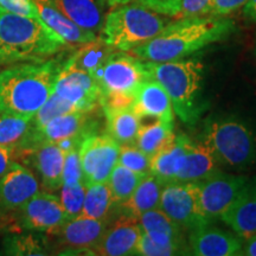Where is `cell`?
I'll return each mask as SVG.
<instances>
[{
	"label": "cell",
	"mask_w": 256,
	"mask_h": 256,
	"mask_svg": "<svg viewBox=\"0 0 256 256\" xmlns=\"http://www.w3.org/2000/svg\"><path fill=\"white\" fill-rule=\"evenodd\" d=\"M235 30L232 19L220 16L178 18L168 23L154 38L130 52L146 62L186 58L210 44L226 40Z\"/></svg>",
	"instance_id": "1"
},
{
	"label": "cell",
	"mask_w": 256,
	"mask_h": 256,
	"mask_svg": "<svg viewBox=\"0 0 256 256\" xmlns=\"http://www.w3.org/2000/svg\"><path fill=\"white\" fill-rule=\"evenodd\" d=\"M63 63H22L0 72V113L34 116L46 104Z\"/></svg>",
	"instance_id": "2"
},
{
	"label": "cell",
	"mask_w": 256,
	"mask_h": 256,
	"mask_svg": "<svg viewBox=\"0 0 256 256\" xmlns=\"http://www.w3.org/2000/svg\"><path fill=\"white\" fill-rule=\"evenodd\" d=\"M66 46L40 19L0 8V64L44 62Z\"/></svg>",
	"instance_id": "3"
},
{
	"label": "cell",
	"mask_w": 256,
	"mask_h": 256,
	"mask_svg": "<svg viewBox=\"0 0 256 256\" xmlns=\"http://www.w3.org/2000/svg\"><path fill=\"white\" fill-rule=\"evenodd\" d=\"M146 62V60H145ZM147 69L170 96L174 113L186 124H194L206 110L202 100L204 64L198 57L170 62H146Z\"/></svg>",
	"instance_id": "4"
},
{
	"label": "cell",
	"mask_w": 256,
	"mask_h": 256,
	"mask_svg": "<svg viewBox=\"0 0 256 256\" xmlns=\"http://www.w3.org/2000/svg\"><path fill=\"white\" fill-rule=\"evenodd\" d=\"M168 23L162 14L128 2L106 16L98 37L113 49L128 52L154 38Z\"/></svg>",
	"instance_id": "5"
},
{
	"label": "cell",
	"mask_w": 256,
	"mask_h": 256,
	"mask_svg": "<svg viewBox=\"0 0 256 256\" xmlns=\"http://www.w3.org/2000/svg\"><path fill=\"white\" fill-rule=\"evenodd\" d=\"M202 140L217 162L226 168L242 171L256 162V134L236 118H210L204 124Z\"/></svg>",
	"instance_id": "6"
},
{
	"label": "cell",
	"mask_w": 256,
	"mask_h": 256,
	"mask_svg": "<svg viewBox=\"0 0 256 256\" xmlns=\"http://www.w3.org/2000/svg\"><path fill=\"white\" fill-rule=\"evenodd\" d=\"M145 60L126 51H114L102 68L98 80L102 94L134 95L142 82L151 78Z\"/></svg>",
	"instance_id": "7"
},
{
	"label": "cell",
	"mask_w": 256,
	"mask_h": 256,
	"mask_svg": "<svg viewBox=\"0 0 256 256\" xmlns=\"http://www.w3.org/2000/svg\"><path fill=\"white\" fill-rule=\"evenodd\" d=\"M119 152L120 144L108 133L88 134L78 147L84 184L107 183Z\"/></svg>",
	"instance_id": "8"
},
{
	"label": "cell",
	"mask_w": 256,
	"mask_h": 256,
	"mask_svg": "<svg viewBox=\"0 0 256 256\" xmlns=\"http://www.w3.org/2000/svg\"><path fill=\"white\" fill-rule=\"evenodd\" d=\"M247 178L217 170L209 177L196 182L202 214L211 223L220 220L242 190Z\"/></svg>",
	"instance_id": "9"
},
{
	"label": "cell",
	"mask_w": 256,
	"mask_h": 256,
	"mask_svg": "<svg viewBox=\"0 0 256 256\" xmlns=\"http://www.w3.org/2000/svg\"><path fill=\"white\" fill-rule=\"evenodd\" d=\"M159 209L188 230L210 223L200 211L196 183L171 182L162 185Z\"/></svg>",
	"instance_id": "10"
},
{
	"label": "cell",
	"mask_w": 256,
	"mask_h": 256,
	"mask_svg": "<svg viewBox=\"0 0 256 256\" xmlns=\"http://www.w3.org/2000/svg\"><path fill=\"white\" fill-rule=\"evenodd\" d=\"M54 92L72 102L83 112H92L100 104V87L84 70L76 66L69 58L60 66Z\"/></svg>",
	"instance_id": "11"
},
{
	"label": "cell",
	"mask_w": 256,
	"mask_h": 256,
	"mask_svg": "<svg viewBox=\"0 0 256 256\" xmlns=\"http://www.w3.org/2000/svg\"><path fill=\"white\" fill-rule=\"evenodd\" d=\"M19 211V224L28 232L57 234L68 220L60 197L48 192H38Z\"/></svg>",
	"instance_id": "12"
},
{
	"label": "cell",
	"mask_w": 256,
	"mask_h": 256,
	"mask_svg": "<svg viewBox=\"0 0 256 256\" xmlns=\"http://www.w3.org/2000/svg\"><path fill=\"white\" fill-rule=\"evenodd\" d=\"M40 192V183L34 172L14 162L0 177V210H19Z\"/></svg>",
	"instance_id": "13"
},
{
	"label": "cell",
	"mask_w": 256,
	"mask_h": 256,
	"mask_svg": "<svg viewBox=\"0 0 256 256\" xmlns=\"http://www.w3.org/2000/svg\"><path fill=\"white\" fill-rule=\"evenodd\" d=\"M188 244L191 252L197 256H234L241 255L243 243L238 234L204 224L190 230Z\"/></svg>",
	"instance_id": "14"
},
{
	"label": "cell",
	"mask_w": 256,
	"mask_h": 256,
	"mask_svg": "<svg viewBox=\"0 0 256 256\" xmlns=\"http://www.w3.org/2000/svg\"><path fill=\"white\" fill-rule=\"evenodd\" d=\"M90 112L75 110L50 120L42 130L34 132L32 145L40 142H60L75 139L82 142L88 134L96 132V122L92 120Z\"/></svg>",
	"instance_id": "15"
},
{
	"label": "cell",
	"mask_w": 256,
	"mask_h": 256,
	"mask_svg": "<svg viewBox=\"0 0 256 256\" xmlns=\"http://www.w3.org/2000/svg\"><path fill=\"white\" fill-rule=\"evenodd\" d=\"M142 230L138 218L122 214L115 223L108 224L107 229L94 252L104 256L136 255L138 241Z\"/></svg>",
	"instance_id": "16"
},
{
	"label": "cell",
	"mask_w": 256,
	"mask_h": 256,
	"mask_svg": "<svg viewBox=\"0 0 256 256\" xmlns=\"http://www.w3.org/2000/svg\"><path fill=\"white\" fill-rule=\"evenodd\" d=\"M26 154L40 174L42 184L49 191H57L63 185V164L66 152L55 142H40L20 151Z\"/></svg>",
	"instance_id": "17"
},
{
	"label": "cell",
	"mask_w": 256,
	"mask_h": 256,
	"mask_svg": "<svg viewBox=\"0 0 256 256\" xmlns=\"http://www.w3.org/2000/svg\"><path fill=\"white\" fill-rule=\"evenodd\" d=\"M139 119H156L174 122V110L170 96L158 81L151 78L139 86L132 107Z\"/></svg>",
	"instance_id": "18"
},
{
	"label": "cell",
	"mask_w": 256,
	"mask_h": 256,
	"mask_svg": "<svg viewBox=\"0 0 256 256\" xmlns=\"http://www.w3.org/2000/svg\"><path fill=\"white\" fill-rule=\"evenodd\" d=\"M220 220L240 238L256 234V176L247 178L238 198Z\"/></svg>",
	"instance_id": "19"
},
{
	"label": "cell",
	"mask_w": 256,
	"mask_h": 256,
	"mask_svg": "<svg viewBox=\"0 0 256 256\" xmlns=\"http://www.w3.org/2000/svg\"><path fill=\"white\" fill-rule=\"evenodd\" d=\"M108 226L107 220H98L80 215L66 220L57 232L60 242L75 250L94 252Z\"/></svg>",
	"instance_id": "20"
},
{
	"label": "cell",
	"mask_w": 256,
	"mask_h": 256,
	"mask_svg": "<svg viewBox=\"0 0 256 256\" xmlns=\"http://www.w3.org/2000/svg\"><path fill=\"white\" fill-rule=\"evenodd\" d=\"M138 222L142 232H145L153 242L162 247L171 248L179 254L185 252V244L182 236V226L172 220L159 208L146 211L139 216Z\"/></svg>",
	"instance_id": "21"
},
{
	"label": "cell",
	"mask_w": 256,
	"mask_h": 256,
	"mask_svg": "<svg viewBox=\"0 0 256 256\" xmlns=\"http://www.w3.org/2000/svg\"><path fill=\"white\" fill-rule=\"evenodd\" d=\"M190 142L191 139L186 134H176L171 142L151 156V174L156 176L162 185L176 182L183 168Z\"/></svg>",
	"instance_id": "22"
},
{
	"label": "cell",
	"mask_w": 256,
	"mask_h": 256,
	"mask_svg": "<svg viewBox=\"0 0 256 256\" xmlns=\"http://www.w3.org/2000/svg\"><path fill=\"white\" fill-rule=\"evenodd\" d=\"M36 5L40 20L68 44H86L95 40L98 36L83 30L64 16L52 0H32Z\"/></svg>",
	"instance_id": "23"
},
{
	"label": "cell",
	"mask_w": 256,
	"mask_h": 256,
	"mask_svg": "<svg viewBox=\"0 0 256 256\" xmlns=\"http://www.w3.org/2000/svg\"><path fill=\"white\" fill-rule=\"evenodd\" d=\"M217 165L218 162L206 144L203 140L194 142L191 139L183 168L178 174L176 182L196 183L216 172Z\"/></svg>",
	"instance_id": "24"
},
{
	"label": "cell",
	"mask_w": 256,
	"mask_h": 256,
	"mask_svg": "<svg viewBox=\"0 0 256 256\" xmlns=\"http://www.w3.org/2000/svg\"><path fill=\"white\" fill-rule=\"evenodd\" d=\"M64 16L83 30L98 36L104 23L102 4L98 0H52Z\"/></svg>",
	"instance_id": "25"
},
{
	"label": "cell",
	"mask_w": 256,
	"mask_h": 256,
	"mask_svg": "<svg viewBox=\"0 0 256 256\" xmlns=\"http://www.w3.org/2000/svg\"><path fill=\"white\" fill-rule=\"evenodd\" d=\"M34 132L32 116L0 113V145L24 151L32 146Z\"/></svg>",
	"instance_id": "26"
},
{
	"label": "cell",
	"mask_w": 256,
	"mask_h": 256,
	"mask_svg": "<svg viewBox=\"0 0 256 256\" xmlns=\"http://www.w3.org/2000/svg\"><path fill=\"white\" fill-rule=\"evenodd\" d=\"M162 183L152 174L145 176L130 200L121 204L124 215L139 218L146 211L159 208Z\"/></svg>",
	"instance_id": "27"
},
{
	"label": "cell",
	"mask_w": 256,
	"mask_h": 256,
	"mask_svg": "<svg viewBox=\"0 0 256 256\" xmlns=\"http://www.w3.org/2000/svg\"><path fill=\"white\" fill-rule=\"evenodd\" d=\"M174 122H165L156 119H140L134 144L147 156H154L166 144L174 139Z\"/></svg>",
	"instance_id": "28"
},
{
	"label": "cell",
	"mask_w": 256,
	"mask_h": 256,
	"mask_svg": "<svg viewBox=\"0 0 256 256\" xmlns=\"http://www.w3.org/2000/svg\"><path fill=\"white\" fill-rule=\"evenodd\" d=\"M114 51L116 50L107 46L100 37H98L95 40L83 44L81 49L69 57V60L87 72L98 84L104 64Z\"/></svg>",
	"instance_id": "29"
},
{
	"label": "cell",
	"mask_w": 256,
	"mask_h": 256,
	"mask_svg": "<svg viewBox=\"0 0 256 256\" xmlns=\"http://www.w3.org/2000/svg\"><path fill=\"white\" fill-rule=\"evenodd\" d=\"M106 121H107V133L116 140L120 145L132 144L140 127L139 116L130 107L121 110L102 108Z\"/></svg>",
	"instance_id": "30"
},
{
	"label": "cell",
	"mask_w": 256,
	"mask_h": 256,
	"mask_svg": "<svg viewBox=\"0 0 256 256\" xmlns=\"http://www.w3.org/2000/svg\"><path fill=\"white\" fill-rule=\"evenodd\" d=\"M86 197L81 215L98 220H107L112 206H114L108 183H94L86 185Z\"/></svg>",
	"instance_id": "31"
},
{
	"label": "cell",
	"mask_w": 256,
	"mask_h": 256,
	"mask_svg": "<svg viewBox=\"0 0 256 256\" xmlns=\"http://www.w3.org/2000/svg\"><path fill=\"white\" fill-rule=\"evenodd\" d=\"M144 177L145 174H138L120 164L115 165L107 182L110 185L114 206H121L130 200Z\"/></svg>",
	"instance_id": "32"
},
{
	"label": "cell",
	"mask_w": 256,
	"mask_h": 256,
	"mask_svg": "<svg viewBox=\"0 0 256 256\" xmlns=\"http://www.w3.org/2000/svg\"><path fill=\"white\" fill-rule=\"evenodd\" d=\"M2 252L6 255H46L44 241L34 232L12 234L4 238Z\"/></svg>",
	"instance_id": "33"
},
{
	"label": "cell",
	"mask_w": 256,
	"mask_h": 256,
	"mask_svg": "<svg viewBox=\"0 0 256 256\" xmlns=\"http://www.w3.org/2000/svg\"><path fill=\"white\" fill-rule=\"evenodd\" d=\"M80 110L75 104L69 102L66 98H60L57 95L55 92L52 90L49 98L46 101L42 107L36 112V114L32 116V122H34V132L40 130L46 124L49 122L50 120L55 119V118L60 116V115L72 113V112Z\"/></svg>",
	"instance_id": "34"
},
{
	"label": "cell",
	"mask_w": 256,
	"mask_h": 256,
	"mask_svg": "<svg viewBox=\"0 0 256 256\" xmlns=\"http://www.w3.org/2000/svg\"><path fill=\"white\" fill-rule=\"evenodd\" d=\"M118 164L142 174H151V156L138 147L136 144L120 145Z\"/></svg>",
	"instance_id": "35"
},
{
	"label": "cell",
	"mask_w": 256,
	"mask_h": 256,
	"mask_svg": "<svg viewBox=\"0 0 256 256\" xmlns=\"http://www.w3.org/2000/svg\"><path fill=\"white\" fill-rule=\"evenodd\" d=\"M86 186L84 183L78 185H62L60 188V203L66 215L69 220L75 218L82 214L83 203L86 197Z\"/></svg>",
	"instance_id": "36"
},
{
	"label": "cell",
	"mask_w": 256,
	"mask_h": 256,
	"mask_svg": "<svg viewBox=\"0 0 256 256\" xmlns=\"http://www.w3.org/2000/svg\"><path fill=\"white\" fill-rule=\"evenodd\" d=\"M62 178L63 185H78L84 183L78 148L70 150L64 154Z\"/></svg>",
	"instance_id": "37"
},
{
	"label": "cell",
	"mask_w": 256,
	"mask_h": 256,
	"mask_svg": "<svg viewBox=\"0 0 256 256\" xmlns=\"http://www.w3.org/2000/svg\"><path fill=\"white\" fill-rule=\"evenodd\" d=\"M214 0H180L177 18L200 17L210 14Z\"/></svg>",
	"instance_id": "38"
},
{
	"label": "cell",
	"mask_w": 256,
	"mask_h": 256,
	"mask_svg": "<svg viewBox=\"0 0 256 256\" xmlns=\"http://www.w3.org/2000/svg\"><path fill=\"white\" fill-rule=\"evenodd\" d=\"M179 252L174 249L162 247L152 241L145 232H142L139 241H138L136 255L142 256H168V255H178Z\"/></svg>",
	"instance_id": "39"
},
{
	"label": "cell",
	"mask_w": 256,
	"mask_h": 256,
	"mask_svg": "<svg viewBox=\"0 0 256 256\" xmlns=\"http://www.w3.org/2000/svg\"><path fill=\"white\" fill-rule=\"evenodd\" d=\"M134 2L166 17L177 18L180 8V0H134Z\"/></svg>",
	"instance_id": "40"
},
{
	"label": "cell",
	"mask_w": 256,
	"mask_h": 256,
	"mask_svg": "<svg viewBox=\"0 0 256 256\" xmlns=\"http://www.w3.org/2000/svg\"><path fill=\"white\" fill-rule=\"evenodd\" d=\"M0 8L24 17L40 19L32 0H0Z\"/></svg>",
	"instance_id": "41"
},
{
	"label": "cell",
	"mask_w": 256,
	"mask_h": 256,
	"mask_svg": "<svg viewBox=\"0 0 256 256\" xmlns=\"http://www.w3.org/2000/svg\"><path fill=\"white\" fill-rule=\"evenodd\" d=\"M247 0H214L212 8L210 14L220 16V17H226L232 12L238 11V8H243Z\"/></svg>",
	"instance_id": "42"
},
{
	"label": "cell",
	"mask_w": 256,
	"mask_h": 256,
	"mask_svg": "<svg viewBox=\"0 0 256 256\" xmlns=\"http://www.w3.org/2000/svg\"><path fill=\"white\" fill-rule=\"evenodd\" d=\"M14 150L0 145V177L14 164Z\"/></svg>",
	"instance_id": "43"
},
{
	"label": "cell",
	"mask_w": 256,
	"mask_h": 256,
	"mask_svg": "<svg viewBox=\"0 0 256 256\" xmlns=\"http://www.w3.org/2000/svg\"><path fill=\"white\" fill-rule=\"evenodd\" d=\"M243 16L248 20L256 23V0H247L243 5Z\"/></svg>",
	"instance_id": "44"
},
{
	"label": "cell",
	"mask_w": 256,
	"mask_h": 256,
	"mask_svg": "<svg viewBox=\"0 0 256 256\" xmlns=\"http://www.w3.org/2000/svg\"><path fill=\"white\" fill-rule=\"evenodd\" d=\"M247 242L242 247L241 255H248V256H256V234L247 238Z\"/></svg>",
	"instance_id": "45"
},
{
	"label": "cell",
	"mask_w": 256,
	"mask_h": 256,
	"mask_svg": "<svg viewBox=\"0 0 256 256\" xmlns=\"http://www.w3.org/2000/svg\"><path fill=\"white\" fill-rule=\"evenodd\" d=\"M133 0H112L110 6H118V5H124L128 4V2H132Z\"/></svg>",
	"instance_id": "46"
},
{
	"label": "cell",
	"mask_w": 256,
	"mask_h": 256,
	"mask_svg": "<svg viewBox=\"0 0 256 256\" xmlns=\"http://www.w3.org/2000/svg\"><path fill=\"white\" fill-rule=\"evenodd\" d=\"M104 2H108V5L110 6V2H112V0H104Z\"/></svg>",
	"instance_id": "47"
}]
</instances>
